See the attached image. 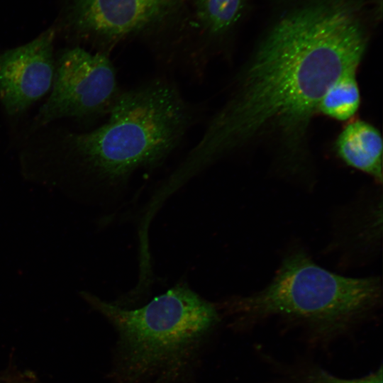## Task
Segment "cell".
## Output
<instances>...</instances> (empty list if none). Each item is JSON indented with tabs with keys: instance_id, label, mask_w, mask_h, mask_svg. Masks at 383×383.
<instances>
[{
	"instance_id": "cell-11",
	"label": "cell",
	"mask_w": 383,
	"mask_h": 383,
	"mask_svg": "<svg viewBox=\"0 0 383 383\" xmlns=\"http://www.w3.org/2000/svg\"><path fill=\"white\" fill-rule=\"evenodd\" d=\"M0 383H43L30 370L21 369L13 360L0 371Z\"/></svg>"
},
{
	"instance_id": "cell-10",
	"label": "cell",
	"mask_w": 383,
	"mask_h": 383,
	"mask_svg": "<svg viewBox=\"0 0 383 383\" xmlns=\"http://www.w3.org/2000/svg\"><path fill=\"white\" fill-rule=\"evenodd\" d=\"M355 72L344 74L332 84L321 99L318 111L339 121L355 115L360 101Z\"/></svg>"
},
{
	"instance_id": "cell-1",
	"label": "cell",
	"mask_w": 383,
	"mask_h": 383,
	"mask_svg": "<svg viewBox=\"0 0 383 383\" xmlns=\"http://www.w3.org/2000/svg\"><path fill=\"white\" fill-rule=\"evenodd\" d=\"M359 0H311L284 14L183 160L199 172L266 132L301 141L328 89L356 72L367 36Z\"/></svg>"
},
{
	"instance_id": "cell-7",
	"label": "cell",
	"mask_w": 383,
	"mask_h": 383,
	"mask_svg": "<svg viewBox=\"0 0 383 383\" xmlns=\"http://www.w3.org/2000/svg\"><path fill=\"white\" fill-rule=\"evenodd\" d=\"M55 30L0 53V101L11 117L23 114L50 91L55 76Z\"/></svg>"
},
{
	"instance_id": "cell-3",
	"label": "cell",
	"mask_w": 383,
	"mask_h": 383,
	"mask_svg": "<svg viewBox=\"0 0 383 383\" xmlns=\"http://www.w3.org/2000/svg\"><path fill=\"white\" fill-rule=\"evenodd\" d=\"M380 296L377 277L341 276L296 251L284 258L266 287L240 299L237 305L254 314H282L338 323L372 307Z\"/></svg>"
},
{
	"instance_id": "cell-12",
	"label": "cell",
	"mask_w": 383,
	"mask_h": 383,
	"mask_svg": "<svg viewBox=\"0 0 383 383\" xmlns=\"http://www.w3.org/2000/svg\"><path fill=\"white\" fill-rule=\"evenodd\" d=\"M312 383H382V368L367 377L353 380L338 379L322 372L316 376Z\"/></svg>"
},
{
	"instance_id": "cell-6",
	"label": "cell",
	"mask_w": 383,
	"mask_h": 383,
	"mask_svg": "<svg viewBox=\"0 0 383 383\" xmlns=\"http://www.w3.org/2000/svg\"><path fill=\"white\" fill-rule=\"evenodd\" d=\"M179 0H70L65 23L75 37L99 45V52L160 23Z\"/></svg>"
},
{
	"instance_id": "cell-5",
	"label": "cell",
	"mask_w": 383,
	"mask_h": 383,
	"mask_svg": "<svg viewBox=\"0 0 383 383\" xmlns=\"http://www.w3.org/2000/svg\"><path fill=\"white\" fill-rule=\"evenodd\" d=\"M121 89L109 54L79 46L55 59L50 95L33 119L31 133L62 118L91 124L106 118Z\"/></svg>"
},
{
	"instance_id": "cell-2",
	"label": "cell",
	"mask_w": 383,
	"mask_h": 383,
	"mask_svg": "<svg viewBox=\"0 0 383 383\" xmlns=\"http://www.w3.org/2000/svg\"><path fill=\"white\" fill-rule=\"evenodd\" d=\"M165 77L123 89L105 123L86 132H65L45 145L43 161L108 187L123 184L136 170L165 162L201 116Z\"/></svg>"
},
{
	"instance_id": "cell-8",
	"label": "cell",
	"mask_w": 383,
	"mask_h": 383,
	"mask_svg": "<svg viewBox=\"0 0 383 383\" xmlns=\"http://www.w3.org/2000/svg\"><path fill=\"white\" fill-rule=\"evenodd\" d=\"M338 155L348 165L382 180V140L371 124L357 121L348 124L336 142Z\"/></svg>"
},
{
	"instance_id": "cell-4",
	"label": "cell",
	"mask_w": 383,
	"mask_h": 383,
	"mask_svg": "<svg viewBox=\"0 0 383 383\" xmlns=\"http://www.w3.org/2000/svg\"><path fill=\"white\" fill-rule=\"evenodd\" d=\"M82 297L121 333L131 362L143 367L174 355L217 321L213 306L186 284H177L144 306L127 310L87 292Z\"/></svg>"
},
{
	"instance_id": "cell-9",
	"label": "cell",
	"mask_w": 383,
	"mask_h": 383,
	"mask_svg": "<svg viewBox=\"0 0 383 383\" xmlns=\"http://www.w3.org/2000/svg\"><path fill=\"white\" fill-rule=\"evenodd\" d=\"M243 0H194L196 18L206 39L218 37L239 18Z\"/></svg>"
}]
</instances>
